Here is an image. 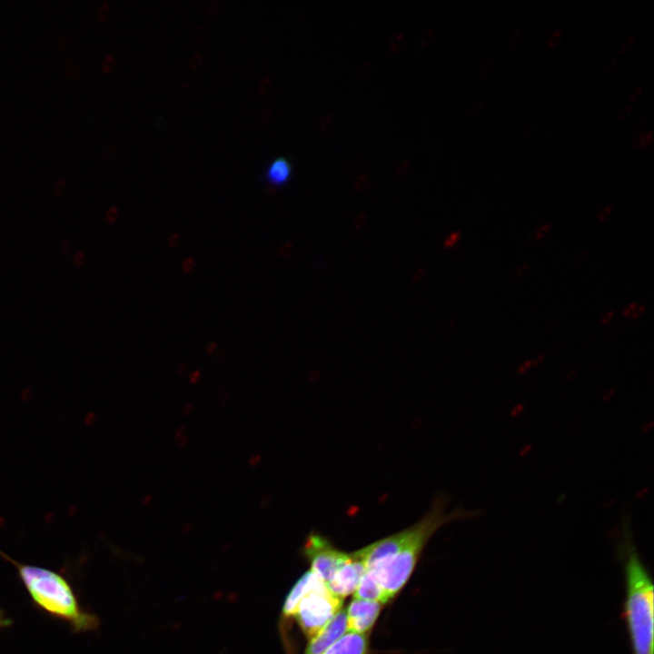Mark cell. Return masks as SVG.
<instances>
[{"instance_id": "29", "label": "cell", "mask_w": 654, "mask_h": 654, "mask_svg": "<svg viewBox=\"0 0 654 654\" xmlns=\"http://www.w3.org/2000/svg\"><path fill=\"white\" fill-rule=\"evenodd\" d=\"M641 91V86L635 88L629 96V102H634L635 100H637L639 97Z\"/></svg>"}, {"instance_id": "9", "label": "cell", "mask_w": 654, "mask_h": 654, "mask_svg": "<svg viewBox=\"0 0 654 654\" xmlns=\"http://www.w3.org/2000/svg\"><path fill=\"white\" fill-rule=\"evenodd\" d=\"M325 584L311 570L304 573L292 588L282 607L285 617L293 616L300 601L310 592L323 587Z\"/></svg>"}, {"instance_id": "27", "label": "cell", "mask_w": 654, "mask_h": 654, "mask_svg": "<svg viewBox=\"0 0 654 654\" xmlns=\"http://www.w3.org/2000/svg\"><path fill=\"white\" fill-rule=\"evenodd\" d=\"M11 624V620L6 617L5 612L0 609V630Z\"/></svg>"}, {"instance_id": "1", "label": "cell", "mask_w": 654, "mask_h": 654, "mask_svg": "<svg viewBox=\"0 0 654 654\" xmlns=\"http://www.w3.org/2000/svg\"><path fill=\"white\" fill-rule=\"evenodd\" d=\"M620 557L625 598L622 615L631 654H654V583L637 550L630 523L622 522Z\"/></svg>"}, {"instance_id": "4", "label": "cell", "mask_w": 654, "mask_h": 654, "mask_svg": "<svg viewBox=\"0 0 654 654\" xmlns=\"http://www.w3.org/2000/svg\"><path fill=\"white\" fill-rule=\"evenodd\" d=\"M342 600L332 595L324 585L307 594L293 615L302 632L312 638L342 609Z\"/></svg>"}, {"instance_id": "26", "label": "cell", "mask_w": 654, "mask_h": 654, "mask_svg": "<svg viewBox=\"0 0 654 654\" xmlns=\"http://www.w3.org/2000/svg\"><path fill=\"white\" fill-rule=\"evenodd\" d=\"M492 66V61L491 59L488 58L486 59L481 65L480 72L482 74H486L490 72Z\"/></svg>"}, {"instance_id": "24", "label": "cell", "mask_w": 654, "mask_h": 654, "mask_svg": "<svg viewBox=\"0 0 654 654\" xmlns=\"http://www.w3.org/2000/svg\"><path fill=\"white\" fill-rule=\"evenodd\" d=\"M205 33H206L205 25H200L199 27H197V29L195 30V33L193 35V38H194L195 42L198 43L201 40H203V38L205 35Z\"/></svg>"}, {"instance_id": "11", "label": "cell", "mask_w": 654, "mask_h": 654, "mask_svg": "<svg viewBox=\"0 0 654 654\" xmlns=\"http://www.w3.org/2000/svg\"><path fill=\"white\" fill-rule=\"evenodd\" d=\"M292 167L288 159L278 157L272 160L266 167L263 179L272 188L285 185L292 177Z\"/></svg>"}, {"instance_id": "2", "label": "cell", "mask_w": 654, "mask_h": 654, "mask_svg": "<svg viewBox=\"0 0 654 654\" xmlns=\"http://www.w3.org/2000/svg\"><path fill=\"white\" fill-rule=\"evenodd\" d=\"M0 555L15 566L29 595L40 609L66 621L75 632L98 627L96 616L81 608L71 585L61 574L39 566L19 563L2 551Z\"/></svg>"}, {"instance_id": "28", "label": "cell", "mask_w": 654, "mask_h": 654, "mask_svg": "<svg viewBox=\"0 0 654 654\" xmlns=\"http://www.w3.org/2000/svg\"><path fill=\"white\" fill-rule=\"evenodd\" d=\"M65 189V183L63 180H59L56 182L54 185V191L57 194H62L64 192Z\"/></svg>"}, {"instance_id": "19", "label": "cell", "mask_w": 654, "mask_h": 654, "mask_svg": "<svg viewBox=\"0 0 654 654\" xmlns=\"http://www.w3.org/2000/svg\"><path fill=\"white\" fill-rule=\"evenodd\" d=\"M638 305H639V304H638V303L635 302H632L628 303V304L625 305V306L623 307V309L621 310V312H620L621 316H622L623 318L629 319L631 313L634 312V310L636 309V307H637Z\"/></svg>"}, {"instance_id": "17", "label": "cell", "mask_w": 654, "mask_h": 654, "mask_svg": "<svg viewBox=\"0 0 654 654\" xmlns=\"http://www.w3.org/2000/svg\"><path fill=\"white\" fill-rule=\"evenodd\" d=\"M521 39V31L520 30H514L508 37L507 39V46L509 48L515 47L519 42Z\"/></svg>"}, {"instance_id": "13", "label": "cell", "mask_w": 654, "mask_h": 654, "mask_svg": "<svg viewBox=\"0 0 654 654\" xmlns=\"http://www.w3.org/2000/svg\"><path fill=\"white\" fill-rule=\"evenodd\" d=\"M614 207L610 204H607L602 207L596 214V221L598 223H607L613 214Z\"/></svg>"}, {"instance_id": "5", "label": "cell", "mask_w": 654, "mask_h": 654, "mask_svg": "<svg viewBox=\"0 0 654 654\" xmlns=\"http://www.w3.org/2000/svg\"><path fill=\"white\" fill-rule=\"evenodd\" d=\"M303 552L311 563V571L324 584L351 557V553L339 550L327 538L315 532L307 537Z\"/></svg>"}, {"instance_id": "16", "label": "cell", "mask_w": 654, "mask_h": 654, "mask_svg": "<svg viewBox=\"0 0 654 654\" xmlns=\"http://www.w3.org/2000/svg\"><path fill=\"white\" fill-rule=\"evenodd\" d=\"M64 70L71 77H77L79 75L80 67L72 60H68L64 63Z\"/></svg>"}, {"instance_id": "30", "label": "cell", "mask_w": 654, "mask_h": 654, "mask_svg": "<svg viewBox=\"0 0 654 654\" xmlns=\"http://www.w3.org/2000/svg\"><path fill=\"white\" fill-rule=\"evenodd\" d=\"M629 112H630V106H629V105L624 107V108L619 112V120H624V119L629 115Z\"/></svg>"}, {"instance_id": "3", "label": "cell", "mask_w": 654, "mask_h": 654, "mask_svg": "<svg viewBox=\"0 0 654 654\" xmlns=\"http://www.w3.org/2000/svg\"><path fill=\"white\" fill-rule=\"evenodd\" d=\"M445 497L437 498L430 510L415 524V532L409 542L386 562L372 569L388 600L392 599L406 584L421 551L431 537L447 522L473 516L462 509L446 511Z\"/></svg>"}, {"instance_id": "12", "label": "cell", "mask_w": 654, "mask_h": 654, "mask_svg": "<svg viewBox=\"0 0 654 654\" xmlns=\"http://www.w3.org/2000/svg\"><path fill=\"white\" fill-rule=\"evenodd\" d=\"M353 596L354 599L379 601L382 604L389 601L377 578L370 570H365Z\"/></svg>"}, {"instance_id": "22", "label": "cell", "mask_w": 654, "mask_h": 654, "mask_svg": "<svg viewBox=\"0 0 654 654\" xmlns=\"http://www.w3.org/2000/svg\"><path fill=\"white\" fill-rule=\"evenodd\" d=\"M110 9V4L108 2H104L98 9V16L101 19H104L109 15Z\"/></svg>"}, {"instance_id": "7", "label": "cell", "mask_w": 654, "mask_h": 654, "mask_svg": "<svg viewBox=\"0 0 654 654\" xmlns=\"http://www.w3.org/2000/svg\"><path fill=\"white\" fill-rule=\"evenodd\" d=\"M347 631V614L345 609H341L327 624L310 639L304 654H322Z\"/></svg>"}, {"instance_id": "15", "label": "cell", "mask_w": 654, "mask_h": 654, "mask_svg": "<svg viewBox=\"0 0 654 654\" xmlns=\"http://www.w3.org/2000/svg\"><path fill=\"white\" fill-rule=\"evenodd\" d=\"M652 142V132L648 134H642L636 136L633 139V145L638 147H643L649 144Z\"/></svg>"}, {"instance_id": "31", "label": "cell", "mask_w": 654, "mask_h": 654, "mask_svg": "<svg viewBox=\"0 0 654 654\" xmlns=\"http://www.w3.org/2000/svg\"><path fill=\"white\" fill-rule=\"evenodd\" d=\"M84 261V255L82 253H78L75 255L74 262L77 265H81Z\"/></svg>"}, {"instance_id": "18", "label": "cell", "mask_w": 654, "mask_h": 654, "mask_svg": "<svg viewBox=\"0 0 654 654\" xmlns=\"http://www.w3.org/2000/svg\"><path fill=\"white\" fill-rule=\"evenodd\" d=\"M561 35L562 34L560 30H556L551 33L547 39V46L553 47L558 45V43L560 41Z\"/></svg>"}, {"instance_id": "14", "label": "cell", "mask_w": 654, "mask_h": 654, "mask_svg": "<svg viewBox=\"0 0 654 654\" xmlns=\"http://www.w3.org/2000/svg\"><path fill=\"white\" fill-rule=\"evenodd\" d=\"M551 230L550 223H543L539 225L533 232V237L536 241H542L548 237Z\"/></svg>"}, {"instance_id": "10", "label": "cell", "mask_w": 654, "mask_h": 654, "mask_svg": "<svg viewBox=\"0 0 654 654\" xmlns=\"http://www.w3.org/2000/svg\"><path fill=\"white\" fill-rule=\"evenodd\" d=\"M368 651L367 634L348 631L322 654H367Z\"/></svg>"}, {"instance_id": "23", "label": "cell", "mask_w": 654, "mask_h": 654, "mask_svg": "<svg viewBox=\"0 0 654 654\" xmlns=\"http://www.w3.org/2000/svg\"><path fill=\"white\" fill-rule=\"evenodd\" d=\"M202 62V56L200 54H194L191 57L190 67L192 70H197Z\"/></svg>"}, {"instance_id": "6", "label": "cell", "mask_w": 654, "mask_h": 654, "mask_svg": "<svg viewBox=\"0 0 654 654\" xmlns=\"http://www.w3.org/2000/svg\"><path fill=\"white\" fill-rule=\"evenodd\" d=\"M365 570L363 563L351 553L350 559L325 586L332 595L340 599L344 598L355 591Z\"/></svg>"}, {"instance_id": "21", "label": "cell", "mask_w": 654, "mask_h": 654, "mask_svg": "<svg viewBox=\"0 0 654 654\" xmlns=\"http://www.w3.org/2000/svg\"><path fill=\"white\" fill-rule=\"evenodd\" d=\"M634 43H635V36L631 35V36L626 38L622 42L621 46H620L621 53H626L629 50H630L631 47L633 46Z\"/></svg>"}, {"instance_id": "25", "label": "cell", "mask_w": 654, "mask_h": 654, "mask_svg": "<svg viewBox=\"0 0 654 654\" xmlns=\"http://www.w3.org/2000/svg\"><path fill=\"white\" fill-rule=\"evenodd\" d=\"M617 64H618L617 57H613L610 60H609L604 66V73L605 74L610 73L616 67Z\"/></svg>"}, {"instance_id": "8", "label": "cell", "mask_w": 654, "mask_h": 654, "mask_svg": "<svg viewBox=\"0 0 654 654\" xmlns=\"http://www.w3.org/2000/svg\"><path fill=\"white\" fill-rule=\"evenodd\" d=\"M382 609L379 601L354 599L346 611L348 631L366 633L374 625Z\"/></svg>"}, {"instance_id": "20", "label": "cell", "mask_w": 654, "mask_h": 654, "mask_svg": "<svg viewBox=\"0 0 654 654\" xmlns=\"http://www.w3.org/2000/svg\"><path fill=\"white\" fill-rule=\"evenodd\" d=\"M114 55H113V54H107V55L103 59V62H102V65H103L104 71V72H109V71L112 69L113 65H114Z\"/></svg>"}]
</instances>
